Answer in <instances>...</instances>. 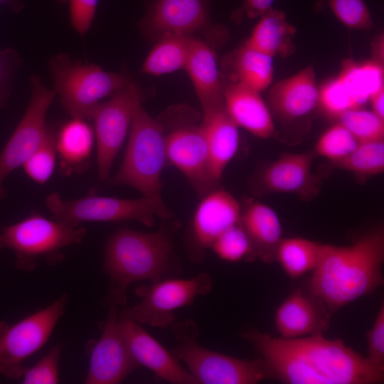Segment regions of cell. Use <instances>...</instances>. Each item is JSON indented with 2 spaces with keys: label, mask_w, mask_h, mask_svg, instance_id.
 I'll return each mask as SVG.
<instances>
[{
  "label": "cell",
  "mask_w": 384,
  "mask_h": 384,
  "mask_svg": "<svg viewBox=\"0 0 384 384\" xmlns=\"http://www.w3.org/2000/svg\"><path fill=\"white\" fill-rule=\"evenodd\" d=\"M234 60L236 81L260 92L272 82V57L244 45L237 52Z\"/></svg>",
  "instance_id": "f546056e"
},
{
  "label": "cell",
  "mask_w": 384,
  "mask_h": 384,
  "mask_svg": "<svg viewBox=\"0 0 384 384\" xmlns=\"http://www.w3.org/2000/svg\"><path fill=\"white\" fill-rule=\"evenodd\" d=\"M334 164L358 176L380 174L384 171V140L358 143L348 155Z\"/></svg>",
  "instance_id": "4dcf8cb0"
},
{
  "label": "cell",
  "mask_w": 384,
  "mask_h": 384,
  "mask_svg": "<svg viewBox=\"0 0 384 384\" xmlns=\"http://www.w3.org/2000/svg\"><path fill=\"white\" fill-rule=\"evenodd\" d=\"M354 136L341 123L327 129L319 139L315 151L335 163L348 155L358 145Z\"/></svg>",
  "instance_id": "e575fe53"
},
{
  "label": "cell",
  "mask_w": 384,
  "mask_h": 384,
  "mask_svg": "<svg viewBox=\"0 0 384 384\" xmlns=\"http://www.w3.org/2000/svg\"><path fill=\"white\" fill-rule=\"evenodd\" d=\"M274 324L279 336L284 338L323 334L330 324V311L310 293L297 289L277 307Z\"/></svg>",
  "instance_id": "ac0fdd59"
},
{
  "label": "cell",
  "mask_w": 384,
  "mask_h": 384,
  "mask_svg": "<svg viewBox=\"0 0 384 384\" xmlns=\"http://www.w3.org/2000/svg\"><path fill=\"white\" fill-rule=\"evenodd\" d=\"M240 225L250 240L255 257L272 262L282 239L281 223L275 211L262 202L248 201L242 207Z\"/></svg>",
  "instance_id": "cb8c5ba5"
},
{
  "label": "cell",
  "mask_w": 384,
  "mask_h": 384,
  "mask_svg": "<svg viewBox=\"0 0 384 384\" xmlns=\"http://www.w3.org/2000/svg\"><path fill=\"white\" fill-rule=\"evenodd\" d=\"M242 336L259 353L267 375L284 383L377 384L384 379V368L323 334L284 338L252 329Z\"/></svg>",
  "instance_id": "6da1fadb"
},
{
  "label": "cell",
  "mask_w": 384,
  "mask_h": 384,
  "mask_svg": "<svg viewBox=\"0 0 384 384\" xmlns=\"http://www.w3.org/2000/svg\"><path fill=\"white\" fill-rule=\"evenodd\" d=\"M200 198L186 235L188 256L196 262L203 260L206 250L223 233L240 223L242 210L240 202L218 186Z\"/></svg>",
  "instance_id": "9a60e30c"
},
{
  "label": "cell",
  "mask_w": 384,
  "mask_h": 384,
  "mask_svg": "<svg viewBox=\"0 0 384 384\" xmlns=\"http://www.w3.org/2000/svg\"><path fill=\"white\" fill-rule=\"evenodd\" d=\"M141 101L134 82L130 81L105 102L92 116L97 149L98 177L107 181L116 156L129 134L136 106Z\"/></svg>",
  "instance_id": "4fadbf2b"
},
{
  "label": "cell",
  "mask_w": 384,
  "mask_h": 384,
  "mask_svg": "<svg viewBox=\"0 0 384 384\" xmlns=\"http://www.w3.org/2000/svg\"><path fill=\"white\" fill-rule=\"evenodd\" d=\"M210 0H153L142 27L160 38L166 35H188L208 24Z\"/></svg>",
  "instance_id": "e0dca14e"
},
{
  "label": "cell",
  "mask_w": 384,
  "mask_h": 384,
  "mask_svg": "<svg viewBox=\"0 0 384 384\" xmlns=\"http://www.w3.org/2000/svg\"><path fill=\"white\" fill-rule=\"evenodd\" d=\"M63 347H53L33 366L26 367L21 378L23 384H56L59 383V361Z\"/></svg>",
  "instance_id": "74e56055"
},
{
  "label": "cell",
  "mask_w": 384,
  "mask_h": 384,
  "mask_svg": "<svg viewBox=\"0 0 384 384\" xmlns=\"http://www.w3.org/2000/svg\"><path fill=\"white\" fill-rule=\"evenodd\" d=\"M260 16L245 45L272 58L292 54L296 28L287 21L285 14L272 7Z\"/></svg>",
  "instance_id": "484cf974"
},
{
  "label": "cell",
  "mask_w": 384,
  "mask_h": 384,
  "mask_svg": "<svg viewBox=\"0 0 384 384\" xmlns=\"http://www.w3.org/2000/svg\"><path fill=\"white\" fill-rule=\"evenodd\" d=\"M108 305L100 337L89 343L90 365L85 384H118L140 366L121 331L119 306L114 303Z\"/></svg>",
  "instance_id": "5bb4252c"
},
{
  "label": "cell",
  "mask_w": 384,
  "mask_h": 384,
  "mask_svg": "<svg viewBox=\"0 0 384 384\" xmlns=\"http://www.w3.org/2000/svg\"><path fill=\"white\" fill-rule=\"evenodd\" d=\"M201 124L208 144L211 171L219 184L238 149V126L228 114L225 105L203 112Z\"/></svg>",
  "instance_id": "7402d4cb"
},
{
  "label": "cell",
  "mask_w": 384,
  "mask_h": 384,
  "mask_svg": "<svg viewBox=\"0 0 384 384\" xmlns=\"http://www.w3.org/2000/svg\"><path fill=\"white\" fill-rule=\"evenodd\" d=\"M95 142L94 129L87 120L72 117L60 126L55 132V146L65 174L86 169Z\"/></svg>",
  "instance_id": "d4e9b609"
},
{
  "label": "cell",
  "mask_w": 384,
  "mask_h": 384,
  "mask_svg": "<svg viewBox=\"0 0 384 384\" xmlns=\"http://www.w3.org/2000/svg\"><path fill=\"white\" fill-rule=\"evenodd\" d=\"M68 302L66 293L50 304L19 321H0V374L11 379L21 378L24 361L48 341L63 316Z\"/></svg>",
  "instance_id": "9c48e42d"
},
{
  "label": "cell",
  "mask_w": 384,
  "mask_h": 384,
  "mask_svg": "<svg viewBox=\"0 0 384 384\" xmlns=\"http://www.w3.org/2000/svg\"><path fill=\"white\" fill-rule=\"evenodd\" d=\"M213 282L202 272L187 279H161L134 289L140 302L124 310L136 322L153 327L168 328L175 322V311L191 305L198 296L210 292Z\"/></svg>",
  "instance_id": "30bf717a"
},
{
  "label": "cell",
  "mask_w": 384,
  "mask_h": 384,
  "mask_svg": "<svg viewBox=\"0 0 384 384\" xmlns=\"http://www.w3.org/2000/svg\"><path fill=\"white\" fill-rule=\"evenodd\" d=\"M87 234L85 228L73 227L36 212L1 228L0 249L8 248L15 255L16 267L32 272L39 260L55 265L63 258V248L80 244Z\"/></svg>",
  "instance_id": "8992f818"
},
{
  "label": "cell",
  "mask_w": 384,
  "mask_h": 384,
  "mask_svg": "<svg viewBox=\"0 0 384 384\" xmlns=\"http://www.w3.org/2000/svg\"><path fill=\"white\" fill-rule=\"evenodd\" d=\"M171 326L177 341L173 353L198 384H254L268 376L260 358H234L201 346L193 321L174 323Z\"/></svg>",
  "instance_id": "ba28073f"
},
{
  "label": "cell",
  "mask_w": 384,
  "mask_h": 384,
  "mask_svg": "<svg viewBox=\"0 0 384 384\" xmlns=\"http://www.w3.org/2000/svg\"><path fill=\"white\" fill-rule=\"evenodd\" d=\"M384 233L370 231L349 246L326 245L311 271L308 292L332 313L371 294L383 283Z\"/></svg>",
  "instance_id": "7a4b0ae2"
},
{
  "label": "cell",
  "mask_w": 384,
  "mask_h": 384,
  "mask_svg": "<svg viewBox=\"0 0 384 384\" xmlns=\"http://www.w3.org/2000/svg\"><path fill=\"white\" fill-rule=\"evenodd\" d=\"M54 90L73 118L91 120L100 101L110 97L131 80L124 75L103 70L94 63L60 53L48 60Z\"/></svg>",
  "instance_id": "5b68a950"
},
{
  "label": "cell",
  "mask_w": 384,
  "mask_h": 384,
  "mask_svg": "<svg viewBox=\"0 0 384 384\" xmlns=\"http://www.w3.org/2000/svg\"><path fill=\"white\" fill-rule=\"evenodd\" d=\"M335 16L351 29L367 30L373 25L370 13L363 0H323Z\"/></svg>",
  "instance_id": "d590c367"
},
{
  "label": "cell",
  "mask_w": 384,
  "mask_h": 384,
  "mask_svg": "<svg viewBox=\"0 0 384 384\" xmlns=\"http://www.w3.org/2000/svg\"><path fill=\"white\" fill-rule=\"evenodd\" d=\"M68 4L72 27L81 36L87 33L95 16L99 0H57Z\"/></svg>",
  "instance_id": "f35d334b"
},
{
  "label": "cell",
  "mask_w": 384,
  "mask_h": 384,
  "mask_svg": "<svg viewBox=\"0 0 384 384\" xmlns=\"http://www.w3.org/2000/svg\"><path fill=\"white\" fill-rule=\"evenodd\" d=\"M338 78L361 108L373 94L384 87L383 63L375 60L362 64L346 61Z\"/></svg>",
  "instance_id": "f1b7e54d"
},
{
  "label": "cell",
  "mask_w": 384,
  "mask_h": 384,
  "mask_svg": "<svg viewBox=\"0 0 384 384\" xmlns=\"http://www.w3.org/2000/svg\"><path fill=\"white\" fill-rule=\"evenodd\" d=\"M119 322L127 346L139 366L171 383L198 384L174 354L149 334L124 309L119 314Z\"/></svg>",
  "instance_id": "2e32d148"
},
{
  "label": "cell",
  "mask_w": 384,
  "mask_h": 384,
  "mask_svg": "<svg viewBox=\"0 0 384 384\" xmlns=\"http://www.w3.org/2000/svg\"><path fill=\"white\" fill-rule=\"evenodd\" d=\"M174 265L172 240L166 230L152 233L129 228L116 230L105 247L103 270L110 279L107 303L124 306L131 284L161 280Z\"/></svg>",
  "instance_id": "3957f363"
},
{
  "label": "cell",
  "mask_w": 384,
  "mask_h": 384,
  "mask_svg": "<svg viewBox=\"0 0 384 384\" xmlns=\"http://www.w3.org/2000/svg\"><path fill=\"white\" fill-rule=\"evenodd\" d=\"M210 248L221 260L227 262L255 258L250 240L240 223L223 233Z\"/></svg>",
  "instance_id": "836d02e7"
},
{
  "label": "cell",
  "mask_w": 384,
  "mask_h": 384,
  "mask_svg": "<svg viewBox=\"0 0 384 384\" xmlns=\"http://www.w3.org/2000/svg\"><path fill=\"white\" fill-rule=\"evenodd\" d=\"M51 218L73 227L85 222H119L134 220L147 227L154 225L156 218L169 219L171 210L160 197L124 199L89 195L65 200L53 193L46 199Z\"/></svg>",
  "instance_id": "52a82bcc"
},
{
  "label": "cell",
  "mask_w": 384,
  "mask_h": 384,
  "mask_svg": "<svg viewBox=\"0 0 384 384\" xmlns=\"http://www.w3.org/2000/svg\"><path fill=\"white\" fill-rule=\"evenodd\" d=\"M222 85L225 108L238 127L262 139L274 134L270 110L260 92L236 80Z\"/></svg>",
  "instance_id": "44dd1931"
},
{
  "label": "cell",
  "mask_w": 384,
  "mask_h": 384,
  "mask_svg": "<svg viewBox=\"0 0 384 384\" xmlns=\"http://www.w3.org/2000/svg\"><path fill=\"white\" fill-rule=\"evenodd\" d=\"M319 90L312 66L275 83L270 90L268 104L280 118L296 119L308 114L317 105Z\"/></svg>",
  "instance_id": "ffe728a7"
},
{
  "label": "cell",
  "mask_w": 384,
  "mask_h": 384,
  "mask_svg": "<svg viewBox=\"0 0 384 384\" xmlns=\"http://www.w3.org/2000/svg\"><path fill=\"white\" fill-rule=\"evenodd\" d=\"M326 245L303 238L282 239L275 259L289 277L296 279L316 267Z\"/></svg>",
  "instance_id": "83f0119b"
},
{
  "label": "cell",
  "mask_w": 384,
  "mask_h": 384,
  "mask_svg": "<svg viewBox=\"0 0 384 384\" xmlns=\"http://www.w3.org/2000/svg\"><path fill=\"white\" fill-rule=\"evenodd\" d=\"M274 0H244L242 5L234 14L237 18L245 15L249 18H255L262 15L272 8Z\"/></svg>",
  "instance_id": "b9f144b4"
},
{
  "label": "cell",
  "mask_w": 384,
  "mask_h": 384,
  "mask_svg": "<svg viewBox=\"0 0 384 384\" xmlns=\"http://www.w3.org/2000/svg\"><path fill=\"white\" fill-rule=\"evenodd\" d=\"M165 130L167 164L178 169L199 198L218 187L213 178L208 144L201 124L191 114H178Z\"/></svg>",
  "instance_id": "8fae6325"
},
{
  "label": "cell",
  "mask_w": 384,
  "mask_h": 384,
  "mask_svg": "<svg viewBox=\"0 0 384 384\" xmlns=\"http://www.w3.org/2000/svg\"><path fill=\"white\" fill-rule=\"evenodd\" d=\"M370 102L372 112L384 119V87L373 94L368 100Z\"/></svg>",
  "instance_id": "7bdbcfd3"
},
{
  "label": "cell",
  "mask_w": 384,
  "mask_h": 384,
  "mask_svg": "<svg viewBox=\"0 0 384 384\" xmlns=\"http://www.w3.org/2000/svg\"><path fill=\"white\" fill-rule=\"evenodd\" d=\"M184 70L191 79L203 112L224 105L216 58L206 43L193 38Z\"/></svg>",
  "instance_id": "603a6c76"
},
{
  "label": "cell",
  "mask_w": 384,
  "mask_h": 384,
  "mask_svg": "<svg viewBox=\"0 0 384 384\" xmlns=\"http://www.w3.org/2000/svg\"><path fill=\"white\" fill-rule=\"evenodd\" d=\"M30 85L31 99L26 110L0 153V199L6 195V178L22 167L41 144L48 131L46 116L55 92L45 86L38 75L31 77Z\"/></svg>",
  "instance_id": "7c38bea8"
},
{
  "label": "cell",
  "mask_w": 384,
  "mask_h": 384,
  "mask_svg": "<svg viewBox=\"0 0 384 384\" xmlns=\"http://www.w3.org/2000/svg\"><path fill=\"white\" fill-rule=\"evenodd\" d=\"M318 105L327 115L336 118L348 110L359 108L338 78L319 90Z\"/></svg>",
  "instance_id": "8d00e7d4"
},
{
  "label": "cell",
  "mask_w": 384,
  "mask_h": 384,
  "mask_svg": "<svg viewBox=\"0 0 384 384\" xmlns=\"http://www.w3.org/2000/svg\"><path fill=\"white\" fill-rule=\"evenodd\" d=\"M192 39L191 36L178 34L161 37L147 55L142 72L161 75L185 69Z\"/></svg>",
  "instance_id": "4316f807"
},
{
  "label": "cell",
  "mask_w": 384,
  "mask_h": 384,
  "mask_svg": "<svg viewBox=\"0 0 384 384\" xmlns=\"http://www.w3.org/2000/svg\"><path fill=\"white\" fill-rule=\"evenodd\" d=\"M368 359L384 368V303L382 302L370 330L367 334Z\"/></svg>",
  "instance_id": "ab89813d"
},
{
  "label": "cell",
  "mask_w": 384,
  "mask_h": 384,
  "mask_svg": "<svg viewBox=\"0 0 384 384\" xmlns=\"http://www.w3.org/2000/svg\"><path fill=\"white\" fill-rule=\"evenodd\" d=\"M167 165L162 124L143 107L136 106L124 155L117 173L107 179L111 186H127L146 197H160L161 176Z\"/></svg>",
  "instance_id": "277c9868"
},
{
  "label": "cell",
  "mask_w": 384,
  "mask_h": 384,
  "mask_svg": "<svg viewBox=\"0 0 384 384\" xmlns=\"http://www.w3.org/2000/svg\"><path fill=\"white\" fill-rule=\"evenodd\" d=\"M313 160L312 151L284 154L265 169L260 184L267 192L313 196L319 186L311 172Z\"/></svg>",
  "instance_id": "d6986e66"
},
{
  "label": "cell",
  "mask_w": 384,
  "mask_h": 384,
  "mask_svg": "<svg viewBox=\"0 0 384 384\" xmlns=\"http://www.w3.org/2000/svg\"><path fill=\"white\" fill-rule=\"evenodd\" d=\"M338 119L358 143L384 140V119L372 111L351 109L342 113Z\"/></svg>",
  "instance_id": "1f68e13d"
},
{
  "label": "cell",
  "mask_w": 384,
  "mask_h": 384,
  "mask_svg": "<svg viewBox=\"0 0 384 384\" xmlns=\"http://www.w3.org/2000/svg\"><path fill=\"white\" fill-rule=\"evenodd\" d=\"M56 156L55 132L48 127L44 140L22 168L32 181L41 184L45 183L53 174Z\"/></svg>",
  "instance_id": "d6a6232c"
},
{
  "label": "cell",
  "mask_w": 384,
  "mask_h": 384,
  "mask_svg": "<svg viewBox=\"0 0 384 384\" xmlns=\"http://www.w3.org/2000/svg\"><path fill=\"white\" fill-rule=\"evenodd\" d=\"M20 61L16 51L10 49L0 51V107L5 105L9 97L10 84Z\"/></svg>",
  "instance_id": "60d3db41"
},
{
  "label": "cell",
  "mask_w": 384,
  "mask_h": 384,
  "mask_svg": "<svg viewBox=\"0 0 384 384\" xmlns=\"http://www.w3.org/2000/svg\"><path fill=\"white\" fill-rule=\"evenodd\" d=\"M0 4L6 5L16 13L21 11L24 6L23 0H0Z\"/></svg>",
  "instance_id": "ee69618b"
}]
</instances>
